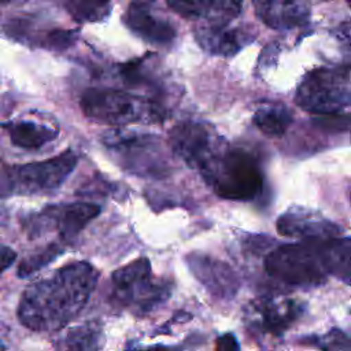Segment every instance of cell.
Here are the masks:
<instances>
[{
    "label": "cell",
    "instance_id": "cell-22",
    "mask_svg": "<svg viewBox=\"0 0 351 351\" xmlns=\"http://www.w3.org/2000/svg\"><path fill=\"white\" fill-rule=\"evenodd\" d=\"M63 252V248L56 244V243H52L49 245H47L45 248L29 255L27 258H25L19 266H18V270H16V274L18 277L21 278H26V277H30L33 273L38 271L40 269L45 267L47 265H49L53 259H56L58 255H60Z\"/></svg>",
    "mask_w": 351,
    "mask_h": 351
},
{
    "label": "cell",
    "instance_id": "cell-33",
    "mask_svg": "<svg viewBox=\"0 0 351 351\" xmlns=\"http://www.w3.org/2000/svg\"><path fill=\"white\" fill-rule=\"evenodd\" d=\"M350 200H351V195H350Z\"/></svg>",
    "mask_w": 351,
    "mask_h": 351
},
{
    "label": "cell",
    "instance_id": "cell-8",
    "mask_svg": "<svg viewBox=\"0 0 351 351\" xmlns=\"http://www.w3.org/2000/svg\"><path fill=\"white\" fill-rule=\"evenodd\" d=\"M295 103L307 112L336 114L351 103V78L346 67H318L298 86Z\"/></svg>",
    "mask_w": 351,
    "mask_h": 351
},
{
    "label": "cell",
    "instance_id": "cell-10",
    "mask_svg": "<svg viewBox=\"0 0 351 351\" xmlns=\"http://www.w3.org/2000/svg\"><path fill=\"white\" fill-rule=\"evenodd\" d=\"M100 211L101 208L99 204L85 202L51 206L36 215L37 221H30L27 226L30 233L34 234L45 230L48 225H53L63 240L71 241L100 214Z\"/></svg>",
    "mask_w": 351,
    "mask_h": 351
},
{
    "label": "cell",
    "instance_id": "cell-27",
    "mask_svg": "<svg viewBox=\"0 0 351 351\" xmlns=\"http://www.w3.org/2000/svg\"><path fill=\"white\" fill-rule=\"evenodd\" d=\"M215 351H240L239 341L233 333H223L215 340Z\"/></svg>",
    "mask_w": 351,
    "mask_h": 351
},
{
    "label": "cell",
    "instance_id": "cell-5",
    "mask_svg": "<svg viewBox=\"0 0 351 351\" xmlns=\"http://www.w3.org/2000/svg\"><path fill=\"white\" fill-rule=\"evenodd\" d=\"M265 269L273 278L302 288L318 287L328 276L318 240L284 244L271 250L265 259Z\"/></svg>",
    "mask_w": 351,
    "mask_h": 351
},
{
    "label": "cell",
    "instance_id": "cell-11",
    "mask_svg": "<svg viewBox=\"0 0 351 351\" xmlns=\"http://www.w3.org/2000/svg\"><path fill=\"white\" fill-rule=\"evenodd\" d=\"M185 262L196 280L215 298L222 300L232 299L239 288L237 274L225 262L202 252H191Z\"/></svg>",
    "mask_w": 351,
    "mask_h": 351
},
{
    "label": "cell",
    "instance_id": "cell-31",
    "mask_svg": "<svg viewBox=\"0 0 351 351\" xmlns=\"http://www.w3.org/2000/svg\"><path fill=\"white\" fill-rule=\"evenodd\" d=\"M347 4L351 7V0H347Z\"/></svg>",
    "mask_w": 351,
    "mask_h": 351
},
{
    "label": "cell",
    "instance_id": "cell-29",
    "mask_svg": "<svg viewBox=\"0 0 351 351\" xmlns=\"http://www.w3.org/2000/svg\"><path fill=\"white\" fill-rule=\"evenodd\" d=\"M16 258V252L14 250H11L8 245H3L1 247V270H7L8 266L15 261Z\"/></svg>",
    "mask_w": 351,
    "mask_h": 351
},
{
    "label": "cell",
    "instance_id": "cell-30",
    "mask_svg": "<svg viewBox=\"0 0 351 351\" xmlns=\"http://www.w3.org/2000/svg\"><path fill=\"white\" fill-rule=\"evenodd\" d=\"M126 351H174V350L163 347V346H151V347H144V348H130Z\"/></svg>",
    "mask_w": 351,
    "mask_h": 351
},
{
    "label": "cell",
    "instance_id": "cell-16",
    "mask_svg": "<svg viewBox=\"0 0 351 351\" xmlns=\"http://www.w3.org/2000/svg\"><path fill=\"white\" fill-rule=\"evenodd\" d=\"M195 37L199 45L211 55L232 56L237 53L251 37L240 29L230 27L229 23L210 22L208 25L199 26L195 30Z\"/></svg>",
    "mask_w": 351,
    "mask_h": 351
},
{
    "label": "cell",
    "instance_id": "cell-14",
    "mask_svg": "<svg viewBox=\"0 0 351 351\" xmlns=\"http://www.w3.org/2000/svg\"><path fill=\"white\" fill-rule=\"evenodd\" d=\"M256 16L269 27L289 30L310 19L308 0H252Z\"/></svg>",
    "mask_w": 351,
    "mask_h": 351
},
{
    "label": "cell",
    "instance_id": "cell-28",
    "mask_svg": "<svg viewBox=\"0 0 351 351\" xmlns=\"http://www.w3.org/2000/svg\"><path fill=\"white\" fill-rule=\"evenodd\" d=\"M339 37L346 47V53H348V56L351 58V22L341 26V29L339 30Z\"/></svg>",
    "mask_w": 351,
    "mask_h": 351
},
{
    "label": "cell",
    "instance_id": "cell-15",
    "mask_svg": "<svg viewBox=\"0 0 351 351\" xmlns=\"http://www.w3.org/2000/svg\"><path fill=\"white\" fill-rule=\"evenodd\" d=\"M123 19L128 27L145 41L165 45L173 43L176 38L173 25L167 19L156 15L144 1L130 3Z\"/></svg>",
    "mask_w": 351,
    "mask_h": 351
},
{
    "label": "cell",
    "instance_id": "cell-19",
    "mask_svg": "<svg viewBox=\"0 0 351 351\" xmlns=\"http://www.w3.org/2000/svg\"><path fill=\"white\" fill-rule=\"evenodd\" d=\"M14 145L26 149H37L58 137V129L30 119L12 121L4 125Z\"/></svg>",
    "mask_w": 351,
    "mask_h": 351
},
{
    "label": "cell",
    "instance_id": "cell-26",
    "mask_svg": "<svg viewBox=\"0 0 351 351\" xmlns=\"http://www.w3.org/2000/svg\"><path fill=\"white\" fill-rule=\"evenodd\" d=\"M74 38H75V34L71 30H55L48 34L47 43L52 48L58 49V48H66V47L71 45Z\"/></svg>",
    "mask_w": 351,
    "mask_h": 351
},
{
    "label": "cell",
    "instance_id": "cell-20",
    "mask_svg": "<svg viewBox=\"0 0 351 351\" xmlns=\"http://www.w3.org/2000/svg\"><path fill=\"white\" fill-rule=\"evenodd\" d=\"M252 121L263 134L270 137H280L292 123V114L281 103L263 101L255 110Z\"/></svg>",
    "mask_w": 351,
    "mask_h": 351
},
{
    "label": "cell",
    "instance_id": "cell-6",
    "mask_svg": "<svg viewBox=\"0 0 351 351\" xmlns=\"http://www.w3.org/2000/svg\"><path fill=\"white\" fill-rule=\"evenodd\" d=\"M111 282L112 299L119 306L143 314L156 308L171 293L170 284L154 281L151 262L145 256L112 271Z\"/></svg>",
    "mask_w": 351,
    "mask_h": 351
},
{
    "label": "cell",
    "instance_id": "cell-23",
    "mask_svg": "<svg viewBox=\"0 0 351 351\" xmlns=\"http://www.w3.org/2000/svg\"><path fill=\"white\" fill-rule=\"evenodd\" d=\"M243 8V0H207V16L210 22L229 23L237 18Z\"/></svg>",
    "mask_w": 351,
    "mask_h": 351
},
{
    "label": "cell",
    "instance_id": "cell-12",
    "mask_svg": "<svg viewBox=\"0 0 351 351\" xmlns=\"http://www.w3.org/2000/svg\"><path fill=\"white\" fill-rule=\"evenodd\" d=\"M276 228L281 236L304 240H326L341 233V229L335 222L304 207H291L287 210L278 217Z\"/></svg>",
    "mask_w": 351,
    "mask_h": 351
},
{
    "label": "cell",
    "instance_id": "cell-18",
    "mask_svg": "<svg viewBox=\"0 0 351 351\" xmlns=\"http://www.w3.org/2000/svg\"><path fill=\"white\" fill-rule=\"evenodd\" d=\"M106 341L103 328L96 321L67 329L53 341L55 351H99Z\"/></svg>",
    "mask_w": 351,
    "mask_h": 351
},
{
    "label": "cell",
    "instance_id": "cell-4",
    "mask_svg": "<svg viewBox=\"0 0 351 351\" xmlns=\"http://www.w3.org/2000/svg\"><path fill=\"white\" fill-rule=\"evenodd\" d=\"M101 141L118 159L119 166L134 176L163 178L171 171L169 158L156 136L112 129L103 134Z\"/></svg>",
    "mask_w": 351,
    "mask_h": 351
},
{
    "label": "cell",
    "instance_id": "cell-25",
    "mask_svg": "<svg viewBox=\"0 0 351 351\" xmlns=\"http://www.w3.org/2000/svg\"><path fill=\"white\" fill-rule=\"evenodd\" d=\"M167 5L186 19L207 16V0H167Z\"/></svg>",
    "mask_w": 351,
    "mask_h": 351
},
{
    "label": "cell",
    "instance_id": "cell-1",
    "mask_svg": "<svg viewBox=\"0 0 351 351\" xmlns=\"http://www.w3.org/2000/svg\"><path fill=\"white\" fill-rule=\"evenodd\" d=\"M99 278L88 262H71L32 282L18 304V319L30 330L55 332L73 321L88 303Z\"/></svg>",
    "mask_w": 351,
    "mask_h": 351
},
{
    "label": "cell",
    "instance_id": "cell-21",
    "mask_svg": "<svg viewBox=\"0 0 351 351\" xmlns=\"http://www.w3.org/2000/svg\"><path fill=\"white\" fill-rule=\"evenodd\" d=\"M64 7L74 21L97 23L111 14L112 0H64Z\"/></svg>",
    "mask_w": 351,
    "mask_h": 351
},
{
    "label": "cell",
    "instance_id": "cell-9",
    "mask_svg": "<svg viewBox=\"0 0 351 351\" xmlns=\"http://www.w3.org/2000/svg\"><path fill=\"white\" fill-rule=\"evenodd\" d=\"M169 145L178 158L199 173L228 147L210 125L197 121L176 125L169 133Z\"/></svg>",
    "mask_w": 351,
    "mask_h": 351
},
{
    "label": "cell",
    "instance_id": "cell-3",
    "mask_svg": "<svg viewBox=\"0 0 351 351\" xmlns=\"http://www.w3.org/2000/svg\"><path fill=\"white\" fill-rule=\"evenodd\" d=\"M80 106L89 119L112 126L155 123L166 118V111L159 103L117 89H88L81 96Z\"/></svg>",
    "mask_w": 351,
    "mask_h": 351
},
{
    "label": "cell",
    "instance_id": "cell-32",
    "mask_svg": "<svg viewBox=\"0 0 351 351\" xmlns=\"http://www.w3.org/2000/svg\"><path fill=\"white\" fill-rule=\"evenodd\" d=\"M7 1H10V0H3V3H7Z\"/></svg>",
    "mask_w": 351,
    "mask_h": 351
},
{
    "label": "cell",
    "instance_id": "cell-24",
    "mask_svg": "<svg viewBox=\"0 0 351 351\" xmlns=\"http://www.w3.org/2000/svg\"><path fill=\"white\" fill-rule=\"evenodd\" d=\"M308 341L321 348V351H351L350 337L339 329H330L324 336L311 337Z\"/></svg>",
    "mask_w": 351,
    "mask_h": 351
},
{
    "label": "cell",
    "instance_id": "cell-13",
    "mask_svg": "<svg viewBox=\"0 0 351 351\" xmlns=\"http://www.w3.org/2000/svg\"><path fill=\"white\" fill-rule=\"evenodd\" d=\"M303 311V306L293 299L261 298L251 303L254 324L265 333L282 335Z\"/></svg>",
    "mask_w": 351,
    "mask_h": 351
},
{
    "label": "cell",
    "instance_id": "cell-17",
    "mask_svg": "<svg viewBox=\"0 0 351 351\" xmlns=\"http://www.w3.org/2000/svg\"><path fill=\"white\" fill-rule=\"evenodd\" d=\"M318 245L328 274L351 287V237L318 240Z\"/></svg>",
    "mask_w": 351,
    "mask_h": 351
},
{
    "label": "cell",
    "instance_id": "cell-2",
    "mask_svg": "<svg viewBox=\"0 0 351 351\" xmlns=\"http://www.w3.org/2000/svg\"><path fill=\"white\" fill-rule=\"evenodd\" d=\"M200 174L211 189L226 200H252L263 189L259 162L243 148L226 147Z\"/></svg>",
    "mask_w": 351,
    "mask_h": 351
},
{
    "label": "cell",
    "instance_id": "cell-7",
    "mask_svg": "<svg viewBox=\"0 0 351 351\" xmlns=\"http://www.w3.org/2000/svg\"><path fill=\"white\" fill-rule=\"evenodd\" d=\"M77 162V155L69 149L47 160L4 167L1 176L3 196L52 192L69 178Z\"/></svg>",
    "mask_w": 351,
    "mask_h": 351
}]
</instances>
